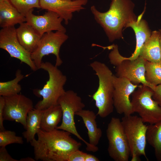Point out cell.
I'll use <instances>...</instances> for the list:
<instances>
[{"instance_id":"1","label":"cell","mask_w":161,"mask_h":161,"mask_svg":"<svg viewBox=\"0 0 161 161\" xmlns=\"http://www.w3.org/2000/svg\"><path fill=\"white\" fill-rule=\"evenodd\" d=\"M37 134L38 139L35 138L30 142L36 161H68L70 155L81 146L64 130L55 129L46 131L40 129Z\"/></svg>"},{"instance_id":"2","label":"cell","mask_w":161,"mask_h":161,"mask_svg":"<svg viewBox=\"0 0 161 161\" xmlns=\"http://www.w3.org/2000/svg\"><path fill=\"white\" fill-rule=\"evenodd\" d=\"M110 8L105 12L90 8L97 22L103 28L110 42L123 38L122 31L130 23L137 20L134 12V4L131 0H111Z\"/></svg>"},{"instance_id":"3","label":"cell","mask_w":161,"mask_h":161,"mask_svg":"<svg viewBox=\"0 0 161 161\" xmlns=\"http://www.w3.org/2000/svg\"><path fill=\"white\" fill-rule=\"evenodd\" d=\"M58 67L49 62H42L40 69L47 72L49 79L41 89L33 90L35 95L43 98L36 104L35 108L43 110L58 104L59 98L65 93L64 86L67 77Z\"/></svg>"},{"instance_id":"4","label":"cell","mask_w":161,"mask_h":161,"mask_svg":"<svg viewBox=\"0 0 161 161\" xmlns=\"http://www.w3.org/2000/svg\"><path fill=\"white\" fill-rule=\"evenodd\" d=\"M90 66L95 72L99 80L98 88L92 96L98 109L97 115L105 118L112 113L114 108L113 74L107 66L100 62L95 61L90 64Z\"/></svg>"},{"instance_id":"5","label":"cell","mask_w":161,"mask_h":161,"mask_svg":"<svg viewBox=\"0 0 161 161\" xmlns=\"http://www.w3.org/2000/svg\"><path fill=\"white\" fill-rule=\"evenodd\" d=\"M113 50L109 54L111 63L116 66V75L129 80L134 84L141 83L151 88L153 91L154 86L146 80L145 78L146 60L140 56L135 60H131L123 57L119 53L117 45H112Z\"/></svg>"},{"instance_id":"6","label":"cell","mask_w":161,"mask_h":161,"mask_svg":"<svg viewBox=\"0 0 161 161\" xmlns=\"http://www.w3.org/2000/svg\"><path fill=\"white\" fill-rule=\"evenodd\" d=\"M58 104L62 109V120L61 124L56 129L64 130L72 134L83 141L86 145L87 151L95 152L98 150L97 146L90 144L84 140L78 133L75 125L74 115L85 107L81 98L72 90L65 91L59 99Z\"/></svg>"},{"instance_id":"7","label":"cell","mask_w":161,"mask_h":161,"mask_svg":"<svg viewBox=\"0 0 161 161\" xmlns=\"http://www.w3.org/2000/svg\"><path fill=\"white\" fill-rule=\"evenodd\" d=\"M121 122L129 143L131 160L139 161L141 156L148 160L145 152L148 125L140 117L132 114L124 115Z\"/></svg>"},{"instance_id":"8","label":"cell","mask_w":161,"mask_h":161,"mask_svg":"<svg viewBox=\"0 0 161 161\" xmlns=\"http://www.w3.org/2000/svg\"><path fill=\"white\" fill-rule=\"evenodd\" d=\"M154 91L143 85L132 94L131 101L134 112L137 113L143 122L154 124L161 121V107L153 98Z\"/></svg>"},{"instance_id":"9","label":"cell","mask_w":161,"mask_h":161,"mask_svg":"<svg viewBox=\"0 0 161 161\" xmlns=\"http://www.w3.org/2000/svg\"><path fill=\"white\" fill-rule=\"evenodd\" d=\"M106 135L110 157L115 161H128L130 155L128 141L121 121L112 117L108 124Z\"/></svg>"},{"instance_id":"10","label":"cell","mask_w":161,"mask_h":161,"mask_svg":"<svg viewBox=\"0 0 161 161\" xmlns=\"http://www.w3.org/2000/svg\"><path fill=\"white\" fill-rule=\"evenodd\" d=\"M68 36L66 32L60 31L46 33L41 37L36 49L31 53V57L38 69H40L43 58L52 54L55 56V65L59 66L63 63L59 52L62 45L67 40Z\"/></svg>"},{"instance_id":"11","label":"cell","mask_w":161,"mask_h":161,"mask_svg":"<svg viewBox=\"0 0 161 161\" xmlns=\"http://www.w3.org/2000/svg\"><path fill=\"white\" fill-rule=\"evenodd\" d=\"M0 48L7 52L11 57L19 60L34 71L38 69L31 57V53L20 44L14 27L2 28L0 31Z\"/></svg>"},{"instance_id":"12","label":"cell","mask_w":161,"mask_h":161,"mask_svg":"<svg viewBox=\"0 0 161 161\" xmlns=\"http://www.w3.org/2000/svg\"><path fill=\"white\" fill-rule=\"evenodd\" d=\"M4 97V120L15 121L19 123L26 129L28 114L33 109L32 100L21 94Z\"/></svg>"},{"instance_id":"13","label":"cell","mask_w":161,"mask_h":161,"mask_svg":"<svg viewBox=\"0 0 161 161\" xmlns=\"http://www.w3.org/2000/svg\"><path fill=\"white\" fill-rule=\"evenodd\" d=\"M114 90L113 103L117 112L124 115H131L133 111L130 96L139 85L133 83L127 79L119 77L113 74Z\"/></svg>"},{"instance_id":"14","label":"cell","mask_w":161,"mask_h":161,"mask_svg":"<svg viewBox=\"0 0 161 161\" xmlns=\"http://www.w3.org/2000/svg\"><path fill=\"white\" fill-rule=\"evenodd\" d=\"M31 10L25 15L26 22L32 26L42 36L53 31L66 32V29L62 24L63 20L57 14L47 10L42 15H36Z\"/></svg>"},{"instance_id":"15","label":"cell","mask_w":161,"mask_h":161,"mask_svg":"<svg viewBox=\"0 0 161 161\" xmlns=\"http://www.w3.org/2000/svg\"><path fill=\"white\" fill-rule=\"evenodd\" d=\"M41 8L57 14L67 25L72 17L73 13L85 9L83 6L88 0H39Z\"/></svg>"},{"instance_id":"16","label":"cell","mask_w":161,"mask_h":161,"mask_svg":"<svg viewBox=\"0 0 161 161\" xmlns=\"http://www.w3.org/2000/svg\"><path fill=\"white\" fill-rule=\"evenodd\" d=\"M144 11L140 15L136 20L128 24L126 28L131 27L134 31L136 39V46L135 50L131 55L128 59L135 60L140 55V50L146 41L150 37L151 32L147 23L142 18Z\"/></svg>"},{"instance_id":"17","label":"cell","mask_w":161,"mask_h":161,"mask_svg":"<svg viewBox=\"0 0 161 161\" xmlns=\"http://www.w3.org/2000/svg\"><path fill=\"white\" fill-rule=\"evenodd\" d=\"M18 41L21 45L31 53L37 48L41 36L27 22L23 23L16 28Z\"/></svg>"},{"instance_id":"18","label":"cell","mask_w":161,"mask_h":161,"mask_svg":"<svg viewBox=\"0 0 161 161\" xmlns=\"http://www.w3.org/2000/svg\"><path fill=\"white\" fill-rule=\"evenodd\" d=\"M26 22L25 16L8 0H0V26L1 28L14 27Z\"/></svg>"},{"instance_id":"19","label":"cell","mask_w":161,"mask_h":161,"mask_svg":"<svg viewBox=\"0 0 161 161\" xmlns=\"http://www.w3.org/2000/svg\"><path fill=\"white\" fill-rule=\"evenodd\" d=\"M80 117L87 130L89 143L91 145L97 146L102 136L101 129L97 127L96 121V116L93 111L83 109L75 113Z\"/></svg>"},{"instance_id":"20","label":"cell","mask_w":161,"mask_h":161,"mask_svg":"<svg viewBox=\"0 0 161 161\" xmlns=\"http://www.w3.org/2000/svg\"><path fill=\"white\" fill-rule=\"evenodd\" d=\"M139 56L149 61L161 63L159 31L151 32L150 37L143 45Z\"/></svg>"},{"instance_id":"21","label":"cell","mask_w":161,"mask_h":161,"mask_svg":"<svg viewBox=\"0 0 161 161\" xmlns=\"http://www.w3.org/2000/svg\"><path fill=\"white\" fill-rule=\"evenodd\" d=\"M62 117L61 106L58 104L43 110L41 117L40 129L50 131L56 129Z\"/></svg>"},{"instance_id":"22","label":"cell","mask_w":161,"mask_h":161,"mask_svg":"<svg viewBox=\"0 0 161 161\" xmlns=\"http://www.w3.org/2000/svg\"><path fill=\"white\" fill-rule=\"evenodd\" d=\"M43 111L33 108L28 112L27 117L26 129L22 134L27 142H30L35 138V134L40 129Z\"/></svg>"},{"instance_id":"23","label":"cell","mask_w":161,"mask_h":161,"mask_svg":"<svg viewBox=\"0 0 161 161\" xmlns=\"http://www.w3.org/2000/svg\"><path fill=\"white\" fill-rule=\"evenodd\" d=\"M146 140L154 148L157 160L161 161V121L148 125Z\"/></svg>"},{"instance_id":"24","label":"cell","mask_w":161,"mask_h":161,"mask_svg":"<svg viewBox=\"0 0 161 161\" xmlns=\"http://www.w3.org/2000/svg\"><path fill=\"white\" fill-rule=\"evenodd\" d=\"M24 78L20 69H18L15 74V77L11 80L0 82V96L7 97L19 94L21 90L19 82Z\"/></svg>"},{"instance_id":"25","label":"cell","mask_w":161,"mask_h":161,"mask_svg":"<svg viewBox=\"0 0 161 161\" xmlns=\"http://www.w3.org/2000/svg\"><path fill=\"white\" fill-rule=\"evenodd\" d=\"M145 67L146 81L154 86L161 84V63L146 60Z\"/></svg>"},{"instance_id":"26","label":"cell","mask_w":161,"mask_h":161,"mask_svg":"<svg viewBox=\"0 0 161 161\" xmlns=\"http://www.w3.org/2000/svg\"><path fill=\"white\" fill-rule=\"evenodd\" d=\"M21 13L26 14L35 8H41L39 0H8Z\"/></svg>"},{"instance_id":"27","label":"cell","mask_w":161,"mask_h":161,"mask_svg":"<svg viewBox=\"0 0 161 161\" xmlns=\"http://www.w3.org/2000/svg\"><path fill=\"white\" fill-rule=\"evenodd\" d=\"M23 143L22 137L17 136L15 131L6 130L0 131V147H6L7 145L11 144Z\"/></svg>"},{"instance_id":"28","label":"cell","mask_w":161,"mask_h":161,"mask_svg":"<svg viewBox=\"0 0 161 161\" xmlns=\"http://www.w3.org/2000/svg\"><path fill=\"white\" fill-rule=\"evenodd\" d=\"M86 154L79 149L76 150L70 155L68 161H85Z\"/></svg>"},{"instance_id":"29","label":"cell","mask_w":161,"mask_h":161,"mask_svg":"<svg viewBox=\"0 0 161 161\" xmlns=\"http://www.w3.org/2000/svg\"><path fill=\"white\" fill-rule=\"evenodd\" d=\"M0 161H19V160L13 158L8 153L5 147H1Z\"/></svg>"},{"instance_id":"30","label":"cell","mask_w":161,"mask_h":161,"mask_svg":"<svg viewBox=\"0 0 161 161\" xmlns=\"http://www.w3.org/2000/svg\"><path fill=\"white\" fill-rule=\"evenodd\" d=\"M4 103V97L0 96V131L5 130L3 125V122L4 120L3 117V112Z\"/></svg>"},{"instance_id":"31","label":"cell","mask_w":161,"mask_h":161,"mask_svg":"<svg viewBox=\"0 0 161 161\" xmlns=\"http://www.w3.org/2000/svg\"><path fill=\"white\" fill-rule=\"evenodd\" d=\"M153 98L161 107V84L155 87L154 90Z\"/></svg>"},{"instance_id":"32","label":"cell","mask_w":161,"mask_h":161,"mask_svg":"<svg viewBox=\"0 0 161 161\" xmlns=\"http://www.w3.org/2000/svg\"><path fill=\"white\" fill-rule=\"evenodd\" d=\"M100 160L96 157L92 155L86 154L85 161H99Z\"/></svg>"},{"instance_id":"33","label":"cell","mask_w":161,"mask_h":161,"mask_svg":"<svg viewBox=\"0 0 161 161\" xmlns=\"http://www.w3.org/2000/svg\"><path fill=\"white\" fill-rule=\"evenodd\" d=\"M35 160L31 157H28L22 158L19 160V161H35Z\"/></svg>"},{"instance_id":"34","label":"cell","mask_w":161,"mask_h":161,"mask_svg":"<svg viewBox=\"0 0 161 161\" xmlns=\"http://www.w3.org/2000/svg\"><path fill=\"white\" fill-rule=\"evenodd\" d=\"M159 42H160V52H161V29H160L159 31Z\"/></svg>"},{"instance_id":"35","label":"cell","mask_w":161,"mask_h":161,"mask_svg":"<svg viewBox=\"0 0 161 161\" xmlns=\"http://www.w3.org/2000/svg\"></svg>"}]
</instances>
